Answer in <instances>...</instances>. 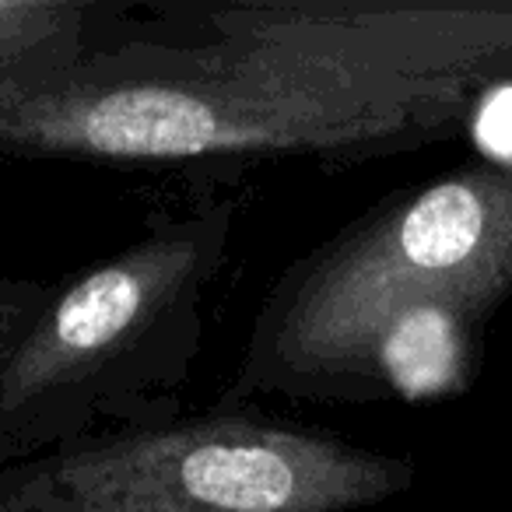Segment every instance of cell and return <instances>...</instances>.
Segmentation results:
<instances>
[{"label": "cell", "mask_w": 512, "mask_h": 512, "mask_svg": "<svg viewBox=\"0 0 512 512\" xmlns=\"http://www.w3.org/2000/svg\"><path fill=\"white\" fill-rule=\"evenodd\" d=\"M116 15L78 43L0 71V155L351 165L446 141L484 95L249 39L144 36L120 29Z\"/></svg>", "instance_id": "6da1fadb"}, {"label": "cell", "mask_w": 512, "mask_h": 512, "mask_svg": "<svg viewBox=\"0 0 512 512\" xmlns=\"http://www.w3.org/2000/svg\"><path fill=\"white\" fill-rule=\"evenodd\" d=\"M512 295V169L495 162L393 190L285 267L221 404H435L463 397Z\"/></svg>", "instance_id": "7a4b0ae2"}, {"label": "cell", "mask_w": 512, "mask_h": 512, "mask_svg": "<svg viewBox=\"0 0 512 512\" xmlns=\"http://www.w3.org/2000/svg\"><path fill=\"white\" fill-rule=\"evenodd\" d=\"M232 228L228 200L151 214L134 242L50 281L0 358V467L183 414Z\"/></svg>", "instance_id": "3957f363"}, {"label": "cell", "mask_w": 512, "mask_h": 512, "mask_svg": "<svg viewBox=\"0 0 512 512\" xmlns=\"http://www.w3.org/2000/svg\"><path fill=\"white\" fill-rule=\"evenodd\" d=\"M414 477L407 456L221 404L8 463L0 512H358Z\"/></svg>", "instance_id": "277c9868"}, {"label": "cell", "mask_w": 512, "mask_h": 512, "mask_svg": "<svg viewBox=\"0 0 512 512\" xmlns=\"http://www.w3.org/2000/svg\"><path fill=\"white\" fill-rule=\"evenodd\" d=\"M144 36L249 39L362 71L488 92L512 81V0L379 4V0H225L148 8Z\"/></svg>", "instance_id": "5b68a950"}, {"label": "cell", "mask_w": 512, "mask_h": 512, "mask_svg": "<svg viewBox=\"0 0 512 512\" xmlns=\"http://www.w3.org/2000/svg\"><path fill=\"white\" fill-rule=\"evenodd\" d=\"M109 4L85 0H0V71L57 46L78 43L106 18Z\"/></svg>", "instance_id": "8992f818"}, {"label": "cell", "mask_w": 512, "mask_h": 512, "mask_svg": "<svg viewBox=\"0 0 512 512\" xmlns=\"http://www.w3.org/2000/svg\"><path fill=\"white\" fill-rule=\"evenodd\" d=\"M46 295H50V281L0 278V358L8 355V348L25 330V323L46 302Z\"/></svg>", "instance_id": "52a82bcc"}, {"label": "cell", "mask_w": 512, "mask_h": 512, "mask_svg": "<svg viewBox=\"0 0 512 512\" xmlns=\"http://www.w3.org/2000/svg\"><path fill=\"white\" fill-rule=\"evenodd\" d=\"M509 372H512V351H509Z\"/></svg>", "instance_id": "ba28073f"}]
</instances>
